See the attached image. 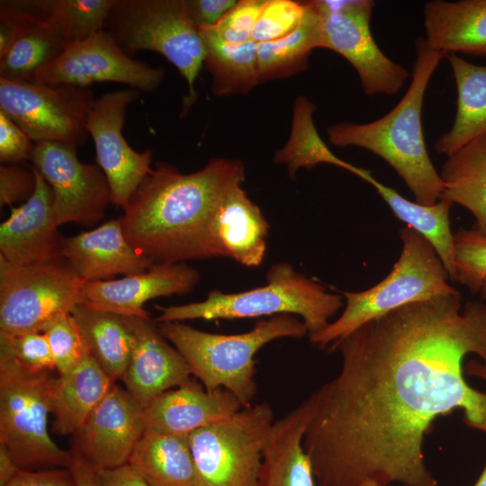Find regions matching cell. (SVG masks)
I'll use <instances>...</instances> for the list:
<instances>
[{
	"label": "cell",
	"mask_w": 486,
	"mask_h": 486,
	"mask_svg": "<svg viewBox=\"0 0 486 486\" xmlns=\"http://www.w3.org/2000/svg\"><path fill=\"white\" fill-rule=\"evenodd\" d=\"M144 431L143 408L113 382L74 436L73 447L99 472L127 464Z\"/></svg>",
	"instance_id": "2e32d148"
},
{
	"label": "cell",
	"mask_w": 486,
	"mask_h": 486,
	"mask_svg": "<svg viewBox=\"0 0 486 486\" xmlns=\"http://www.w3.org/2000/svg\"><path fill=\"white\" fill-rule=\"evenodd\" d=\"M481 296L483 298V299H486V282L483 284L481 291Z\"/></svg>",
	"instance_id": "f5cc1de1"
},
{
	"label": "cell",
	"mask_w": 486,
	"mask_h": 486,
	"mask_svg": "<svg viewBox=\"0 0 486 486\" xmlns=\"http://www.w3.org/2000/svg\"><path fill=\"white\" fill-rule=\"evenodd\" d=\"M456 86V114L451 129L435 142V151L449 157L474 138L486 133V66L446 54Z\"/></svg>",
	"instance_id": "4316f807"
},
{
	"label": "cell",
	"mask_w": 486,
	"mask_h": 486,
	"mask_svg": "<svg viewBox=\"0 0 486 486\" xmlns=\"http://www.w3.org/2000/svg\"><path fill=\"white\" fill-rule=\"evenodd\" d=\"M269 225L260 208L241 184L230 189L216 206L210 234L219 256L248 267L261 265L266 250Z\"/></svg>",
	"instance_id": "cb8c5ba5"
},
{
	"label": "cell",
	"mask_w": 486,
	"mask_h": 486,
	"mask_svg": "<svg viewBox=\"0 0 486 486\" xmlns=\"http://www.w3.org/2000/svg\"><path fill=\"white\" fill-rule=\"evenodd\" d=\"M53 377L0 366V444L20 469L70 464L71 452L60 448L48 430Z\"/></svg>",
	"instance_id": "30bf717a"
},
{
	"label": "cell",
	"mask_w": 486,
	"mask_h": 486,
	"mask_svg": "<svg viewBox=\"0 0 486 486\" xmlns=\"http://www.w3.org/2000/svg\"><path fill=\"white\" fill-rule=\"evenodd\" d=\"M358 486H386V485H382V484L372 482H366Z\"/></svg>",
	"instance_id": "816d5d0a"
},
{
	"label": "cell",
	"mask_w": 486,
	"mask_h": 486,
	"mask_svg": "<svg viewBox=\"0 0 486 486\" xmlns=\"http://www.w3.org/2000/svg\"><path fill=\"white\" fill-rule=\"evenodd\" d=\"M368 183L375 188L398 219L429 242L442 261L449 279L455 281L454 234L449 221L453 202L440 198L435 204L424 205L406 199L374 176Z\"/></svg>",
	"instance_id": "4dcf8cb0"
},
{
	"label": "cell",
	"mask_w": 486,
	"mask_h": 486,
	"mask_svg": "<svg viewBox=\"0 0 486 486\" xmlns=\"http://www.w3.org/2000/svg\"><path fill=\"white\" fill-rule=\"evenodd\" d=\"M76 150V147L61 142H38L30 158L51 188L58 227L66 223L91 227L104 219L112 202L102 169L81 162Z\"/></svg>",
	"instance_id": "4fadbf2b"
},
{
	"label": "cell",
	"mask_w": 486,
	"mask_h": 486,
	"mask_svg": "<svg viewBox=\"0 0 486 486\" xmlns=\"http://www.w3.org/2000/svg\"><path fill=\"white\" fill-rule=\"evenodd\" d=\"M165 70L128 56L103 30L90 38L70 44L55 60L40 69L34 82L87 87L93 83L115 82L139 91H155Z\"/></svg>",
	"instance_id": "5bb4252c"
},
{
	"label": "cell",
	"mask_w": 486,
	"mask_h": 486,
	"mask_svg": "<svg viewBox=\"0 0 486 486\" xmlns=\"http://www.w3.org/2000/svg\"><path fill=\"white\" fill-rule=\"evenodd\" d=\"M244 180L238 160L214 158L190 174L158 162L123 207L124 235L153 264L219 257L210 222L221 198Z\"/></svg>",
	"instance_id": "7a4b0ae2"
},
{
	"label": "cell",
	"mask_w": 486,
	"mask_h": 486,
	"mask_svg": "<svg viewBox=\"0 0 486 486\" xmlns=\"http://www.w3.org/2000/svg\"><path fill=\"white\" fill-rule=\"evenodd\" d=\"M306 3L299 25L286 36L256 43L260 82L288 77L308 67L311 51L321 48L320 17L314 1Z\"/></svg>",
	"instance_id": "1f68e13d"
},
{
	"label": "cell",
	"mask_w": 486,
	"mask_h": 486,
	"mask_svg": "<svg viewBox=\"0 0 486 486\" xmlns=\"http://www.w3.org/2000/svg\"><path fill=\"white\" fill-rule=\"evenodd\" d=\"M320 17L321 48L345 58L356 69L368 95L398 93L410 74L389 58L371 29L372 0L314 1Z\"/></svg>",
	"instance_id": "7c38bea8"
},
{
	"label": "cell",
	"mask_w": 486,
	"mask_h": 486,
	"mask_svg": "<svg viewBox=\"0 0 486 486\" xmlns=\"http://www.w3.org/2000/svg\"><path fill=\"white\" fill-rule=\"evenodd\" d=\"M425 40L443 52L486 56V0H432L424 4Z\"/></svg>",
	"instance_id": "d4e9b609"
},
{
	"label": "cell",
	"mask_w": 486,
	"mask_h": 486,
	"mask_svg": "<svg viewBox=\"0 0 486 486\" xmlns=\"http://www.w3.org/2000/svg\"><path fill=\"white\" fill-rule=\"evenodd\" d=\"M116 0H52V21L68 44L104 30Z\"/></svg>",
	"instance_id": "e575fe53"
},
{
	"label": "cell",
	"mask_w": 486,
	"mask_h": 486,
	"mask_svg": "<svg viewBox=\"0 0 486 486\" xmlns=\"http://www.w3.org/2000/svg\"><path fill=\"white\" fill-rule=\"evenodd\" d=\"M242 407L230 392L208 391L195 379L189 378L176 389L164 392L143 409L145 430L189 435L227 418Z\"/></svg>",
	"instance_id": "44dd1931"
},
{
	"label": "cell",
	"mask_w": 486,
	"mask_h": 486,
	"mask_svg": "<svg viewBox=\"0 0 486 486\" xmlns=\"http://www.w3.org/2000/svg\"><path fill=\"white\" fill-rule=\"evenodd\" d=\"M89 355L113 382L121 380L133 349L124 316L78 303L71 311Z\"/></svg>",
	"instance_id": "f1b7e54d"
},
{
	"label": "cell",
	"mask_w": 486,
	"mask_h": 486,
	"mask_svg": "<svg viewBox=\"0 0 486 486\" xmlns=\"http://www.w3.org/2000/svg\"><path fill=\"white\" fill-rule=\"evenodd\" d=\"M34 143L28 135L0 110V161L17 164L31 158Z\"/></svg>",
	"instance_id": "b9f144b4"
},
{
	"label": "cell",
	"mask_w": 486,
	"mask_h": 486,
	"mask_svg": "<svg viewBox=\"0 0 486 486\" xmlns=\"http://www.w3.org/2000/svg\"><path fill=\"white\" fill-rule=\"evenodd\" d=\"M140 97V91L131 87L107 93L94 100L86 121L112 202L122 208L152 169V151H135L122 132L128 106Z\"/></svg>",
	"instance_id": "9a60e30c"
},
{
	"label": "cell",
	"mask_w": 486,
	"mask_h": 486,
	"mask_svg": "<svg viewBox=\"0 0 486 486\" xmlns=\"http://www.w3.org/2000/svg\"><path fill=\"white\" fill-rule=\"evenodd\" d=\"M4 486H75L68 468L45 471L19 469Z\"/></svg>",
	"instance_id": "ee69618b"
},
{
	"label": "cell",
	"mask_w": 486,
	"mask_h": 486,
	"mask_svg": "<svg viewBox=\"0 0 486 486\" xmlns=\"http://www.w3.org/2000/svg\"><path fill=\"white\" fill-rule=\"evenodd\" d=\"M473 486H486V464L483 471L482 472L479 479Z\"/></svg>",
	"instance_id": "f907efd6"
},
{
	"label": "cell",
	"mask_w": 486,
	"mask_h": 486,
	"mask_svg": "<svg viewBox=\"0 0 486 486\" xmlns=\"http://www.w3.org/2000/svg\"><path fill=\"white\" fill-rule=\"evenodd\" d=\"M338 374L311 396L303 446L317 486H437L424 440L455 410L486 433V393L464 378L463 362H486V304L436 295L364 323L332 343Z\"/></svg>",
	"instance_id": "6da1fadb"
},
{
	"label": "cell",
	"mask_w": 486,
	"mask_h": 486,
	"mask_svg": "<svg viewBox=\"0 0 486 486\" xmlns=\"http://www.w3.org/2000/svg\"><path fill=\"white\" fill-rule=\"evenodd\" d=\"M267 284L248 291L224 293L212 291L205 300L183 305H156L158 323L188 320H236L297 315L308 336L329 323L343 305L342 297L295 271L288 263L274 265L266 274Z\"/></svg>",
	"instance_id": "5b68a950"
},
{
	"label": "cell",
	"mask_w": 486,
	"mask_h": 486,
	"mask_svg": "<svg viewBox=\"0 0 486 486\" xmlns=\"http://www.w3.org/2000/svg\"><path fill=\"white\" fill-rule=\"evenodd\" d=\"M0 366L30 374H50L56 370L49 342L42 332L0 333Z\"/></svg>",
	"instance_id": "d590c367"
},
{
	"label": "cell",
	"mask_w": 486,
	"mask_h": 486,
	"mask_svg": "<svg viewBox=\"0 0 486 486\" xmlns=\"http://www.w3.org/2000/svg\"><path fill=\"white\" fill-rule=\"evenodd\" d=\"M274 422L271 406L260 402L190 433L198 486H256Z\"/></svg>",
	"instance_id": "ba28073f"
},
{
	"label": "cell",
	"mask_w": 486,
	"mask_h": 486,
	"mask_svg": "<svg viewBox=\"0 0 486 486\" xmlns=\"http://www.w3.org/2000/svg\"><path fill=\"white\" fill-rule=\"evenodd\" d=\"M199 280L198 270L184 262L154 264L140 274L85 282L81 303L124 317L148 319L149 313L143 308L146 302L162 296L185 294Z\"/></svg>",
	"instance_id": "ac0fdd59"
},
{
	"label": "cell",
	"mask_w": 486,
	"mask_h": 486,
	"mask_svg": "<svg viewBox=\"0 0 486 486\" xmlns=\"http://www.w3.org/2000/svg\"><path fill=\"white\" fill-rule=\"evenodd\" d=\"M104 28L128 56L156 51L177 68L189 89L183 104L185 113L196 98L194 83L205 48L184 0H116Z\"/></svg>",
	"instance_id": "52a82bcc"
},
{
	"label": "cell",
	"mask_w": 486,
	"mask_h": 486,
	"mask_svg": "<svg viewBox=\"0 0 486 486\" xmlns=\"http://www.w3.org/2000/svg\"><path fill=\"white\" fill-rule=\"evenodd\" d=\"M19 469L11 453L0 444V486L8 483Z\"/></svg>",
	"instance_id": "7dc6e473"
},
{
	"label": "cell",
	"mask_w": 486,
	"mask_h": 486,
	"mask_svg": "<svg viewBox=\"0 0 486 486\" xmlns=\"http://www.w3.org/2000/svg\"><path fill=\"white\" fill-rule=\"evenodd\" d=\"M266 0H240L211 28L218 38L230 44L251 40L252 33Z\"/></svg>",
	"instance_id": "ab89813d"
},
{
	"label": "cell",
	"mask_w": 486,
	"mask_h": 486,
	"mask_svg": "<svg viewBox=\"0 0 486 486\" xmlns=\"http://www.w3.org/2000/svg\"><path fill=\"white\" fill-rule=\"evenodd\" d=\"M47 338L56 370L64 374L90 356L71 314L55 318L42 330Z\"/></svg>",
	"instance_id": "74e56055"
},
{
	"label": "cell",
	"mask_w": 486,
	"mask_h": 486,
	"mask_svg": "<svg viewBox=\"0 0 486 486\" xmlns=\"http://www.w3.org/2000/svg\"><path fill=\"white\" fill-rule=\"evenodd\" d=\"M69 470L75 486H102L98 472L86 460V458L75 447L72 446Z\"/></svg>",
	"instance_id": "bcb514c9"
},
{
	"label": "cell",
	"mask_w": 486,
	"mask_h": 486,
	"mask_svg": "<svg viewBox=\"0 0 486 486\" xmlns=\"http://www.w3.org/2000/svg\"><path fill=\"white\" fill-rule=\"evenodd\" d=\"M98 475L102 486H149L128 463L118 467L101 470Z\"/></svg>",
	"instance_id": "f6af8a7d"
},
{
	"label": "cell",
	"mask_w": 486,
	"mask_h": 486,
	"mask_svg": "<svg viewBox=\"0 0 486 486\" xmlns=\"http://www.w3.org/2000/svg\"><path fill=\"white\" fill-rule=\"evenodd\" d=\"M16 38L17 32L12 26L0 22V58L6 55Z\"/></svg>",
	"instance_id": "c3c4849f"
},
{
	"label": "cell",
	"mask_w": 486,
	"mask_h": 486,
	"mask_svg": "<svg viewBox=\"0 0 486 486\" xmlns=\"http://www.w3.org/2000/svg\"><path fill=\"white\" fill-rule=\"evenodd\" d=\"M94 100L88 87L0 77V110L33 143L82 145L89 135L86 121Z\"/></svg>",
	"instance_id": "8fae6325"
},
{
	"label": "cell",
	"mask_w": 486,
	"mask_h": 486,
	"mask_svg": "<svg viewBox=\"0 0 486 486\" xmlns=\"http://www.w3.org/2000/svg\"><path fill=\"white\" fill-rule=\"evenodd\" d=\"M464 371L471 376L481 378L486 382V362L469 360L465 364Z\"/></svg>",
	"instance_id": "681fc988"
},
{
	"label": "cell",
	"mask_w": 486,
	"mask_h": 486,
	"mask_svg": "<svg viewBox=\"0 0 486 486\" xmlns=\"http://www.w3.org/2000/svg\"><path fill=\"white\" fill-rule=\"evenodd\" d=\"M0 22L12 26L17 38L0 58V77L34 82L36 74L67 49L52 21V0L0 2Z\"/></svg>",
	"instance_id": "e0dca14e"
},
{
	"label": "cell",
	"mask_w": 486,
	"mask_h": 486,
	"mask_svg": "<svg viewBox=\"0 0 486 486\" xmlns=\"http://www.w3.org/2000/svg\"><path fill=\"white\" fill-rule=\"evenodd\" d=\"M125 319L133 336V349L121 381L144 409L164 392L188 380L192 373L183 356L167 343L150 318Z\"/></svg>",
	"instance_id": "ffe728a7"
},
{
	"label": "cell",
	"mask_w": 486,
	"mask_h": 486,
	"mask_svg": "<svg viewBox=\"0 0 486 486\" xmlns=\"http://www.w3.org/2000/svg\"><path fill=\"white\" fill-rule=\"evenodd\" d=\"M234 0H184L187 15L198 29L213 28L237 4Z\"/></svg>",
	"instance_id": "7bdbcfd3"
},
{
	"label": "cell",
	"mask_w": 486,
	"mask_h": 486,
	"mask_svg": "<svg viewBox=\"0 0 486 486\" xmlns=\"http://www.w3.org/2000/svg\"><path fill=\"white\" fill-rule=\"evenodd\" d=\"M36 176L33 168L27 170L16 164H2L0 166V204H13L28 200L34 193Z\"/></svg>",
	"instance_id": "60d3db41"
},
{
	"label": "cell",
	"mask_w": 486,
	"mask_h": 486,
	"mask_svg": "<svg viewBox=\"0 0 486 486\" xmlns=\"http://www.w3.org/2000/svg\"><path fill=\"white\" fill-rule=\"evenodd\" d=\"M305 10V2L266 0L254 27L251 40L261 43L286 36L299 25Z\"/></svg>",
	"instance_id": "f35d334b"
},
{
	"label": "cell",
	"mask_w": 486,
	"mask_h": 486,
	"mask_svg": "<svg viewBox=\"0 0 486 486\" xmlns=\"http://www.w3.org/2000/svg\"><path fill=\"white\" fill-rule=\"evenodd\" d=\"M456 280L472 292H480L486 282V235L461 229L454 234Z\"/></svg>",
	"instance_id": "8d00e7d4"
},
{
	"label": "cell",
	"mask_w": 486,
	"mask_h": 486,
	"mask_svg": "<svg viewBox=\"0 0 486 486\" xmlns=\"http://www.w3.org/2000/svg\"><path fill=\"white\" fill-rule=\"evenodd\" d=\"M205 48L204 64L212 75L216 96L246 94L260 82L256 43L230 44L212 29L199 30Z\"/></svg>",
	"instance_id": "d6a6232c"
},
{
	"label": "cell",
	"mask_w": 486,
	"mask_h": 486,
	"mask_svg": "<svg viewBox=\"0 0 486 486\" xmlns=\"http://www.w3.org/2000/svg\"><path fill=\"white\" fill-rule=\"evenodd\" d=\"M84 283L64 257L30 265L0 259V333L42 332L82 302Z\"/></svg>",
	"instance_id": "9c48e42d"
},
{
	"label": "cell",
	"mask_w": 486,
	"mask_h": 486,
	"mask_svg": "<svg viewBox=\"0 0 486 486\" xmlns=\"http://www.w3.org/2000/svg\"><path fill=\"white\" fill-rule=\"evenodd\" d=\"M36 187L0 226V259L14 265H30L63 257L66 237L58 231L52 191L34 168Z\"/></svg>",
	"instance_id": "d6986e66"
},
{
	"label": "cell",
	"mask_w": 486,
	"mask_h": 486,
	"mask_svg": "<svg viewBox=\"0 0 486 486\" xmlns=\"http://www.w3.org/2000/svg\"><path fill=\"white\" fill-rule=\"evenodd\" d=\"M440 176L441 198L468 210L475 218V230L486 235V133L446 157Z\"/></svg>",
	"instance_id": "f546056e"
},
{
	"label": "cell",
	"mask_w": 486,
	"mask_h": 486,
	"mask_svg": "<svg viewBox=\"0 0 486 486\" xmlns=\"http://www.w3.org/2000/svg\"><path fill=\"white\" fill-rule=\"evenodd\" d=\"M415 50L410 85L389 112L367 123L328 126L327 134L334 146L359 147L382 158L404 181L418 203L432 205L441 198L444 183L427 150L421 113L429 80L446 55L421 37L416 39Z\"/></svg>",
	"instance_id": "3957f363"
},
{
	"label": "cell",
	"mask_w": 486,
	"mask_h": 486,
	"mask_svg": "<svg viewBox=\"0 0 486 486\" xmlns=\"http://www.w3.org/2000/svg\"><path fill=\"white\" fill-rule=\"evenodd\" d=\"M400 237L401 252L390 274L365 291L343 292L342 314L309 336L313 346L328 347L373 319L409 303L457 292L448 284V274L428 240L408 226L400 230Z\"/></svg>",
	"instance_id": "8992f818"
},
{
	"label": "cell",
	"mask_w": 486,
	"mask_h": 486,
	"mask_svg": "<svg viewBox=\"0 0 486 486\" xmlns=\"http://www.w3.org/2000/svg\"><path fill=\"white\" fill-rule=\"evenodd\" d=\"M158 328L206 390L225 389L243 407L251 405L257 390L256 354L275 339L308 335L303 321L290 314L260 320L250 330L233 335L205 332L180 321L158 323Z\"/></svg>",
	"instance_id": "277c9868"
},
{
	"label": "cell",
	"mask_w": 486,
	"mask_h": 486,
	"mask_svg": "<svg viewBox=\"0 0 486 486\" xmlns=\"http://www.w3.org/2000/svg\"><path fill=\"white\" fill-rule=\"evenodd\" d=\"M315 105L305 96L295 99L290 137L276 151L274 162L287 166L291 177L300 168H310L319 164H331L347 170L363 180L370 172L337 157L320 137L313 122Z\"/></svg>",
	"instance_id": "836d02e7"
},
{
	"label": "cell",
	"mask_w": 486,
	"mask_h": 486,
	"mask_svg": "<svg viewBox=\"0 0 486 486\" xmlns=\"http://www.w3.org/2000/svg\"><path fill=\"white\" fill-rule=\"evenodd\" d=\"M112 384L91 356L70 372L54 376L50 389L52 431L75 436Z\"/></svg>",
	"instance_id": "484cf974"
},
{
	"label": "cell",
	"mask_w": 486,
	"mask_h": 486,
	"mask_svg": "<svg viewBox=\"0 0 486 486\" xmlns=\"http://www.w3.org/2000/svg\"><path fill=\"white\" fill-rule=\"evenodd\" d=\"M63 257L84 282L140 274L154 265L129 243L121 217L92 230L66 237Z\"/></svg>",
	"instance_id": "7402d4cb"
},
{
	"label": "cell",
	"mask_w": 486,
	"mask_h": 486,
	"mask_svg": "<svg viewBox=\"0 0 486 486\" xmlns=\"http://www.w3.org/2000/svg\"><path fill=\"white\" fill-rule=\"evenodd\" d=\"M313 410L309 396L274 420L262 452L256 486H317L303 440Z\"/></svg>",
	"instance_id": "603a6c76"
},
{
	"label": "cell",
	"mask_w": 486,
	"mask_h": 486,
	"mask_svg": "<svg viewBox=\"0 0 486 486\" xmlns=\"http://www.w3.org/2000/svg\"><path fill=\"white\" fill-rule=\"evenodd\" d=\"M128 464L149 486H198L188 435L145 430Z\"/></svg>",
	"instance_id": "83f0119b"
}]
</instances>
